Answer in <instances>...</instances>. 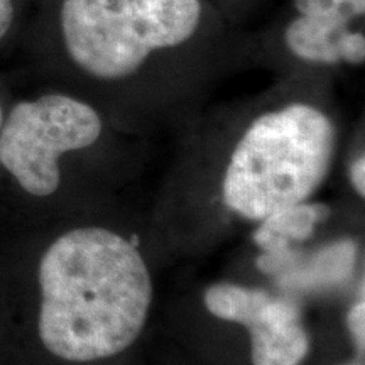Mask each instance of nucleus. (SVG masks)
I'll use <instances>...</instances> for the list:
<instances>
[{
	"label": "nucleus",
	"mask_w": 365,
	"mask_h": 365,
	"mask_svg": "<svg viewBox=\"0 0 365 365\" xmlns=\"http://www.w3.org/2000/svg\"><path fill=\"white\" fill-rule=\"evenodd\" d=\"M205 0H61L59 34L75 68L105 86L140 80L207 41Z\"/></svg>",
	"instance_id": "nucleus-2"
},
{
	"label": "nucleus",
	"mask_w": 365,
	"mask_h": 365,
	"mask_svg": "<svg viewBox=\"0 0 365 365\" xmlns=\"http://www.w3.org/2000/svg\"><path fill=\"white\" fill-rule=\"evenodd\" d=\"M293 7L284 44L294 58L319 66L364 65L365 34L354 24L364 19L365 0H293Z\"/></svg>",
	"instance_id": "nucleus-6"
},
{
	"label": "nucleus",
	"mask_w": 365,
	"mask_h": 365,
	"mask_svg": "<svg viewBox=\"0 0 365 365\" xmlns=\"http://www.w3.org/2000/svg\"><path fill=\"white\" fill-rule=\"evenodd\" d=\"M360 296L354 301L352 307L345 314V325L349 330L350 339H352L357 352L364 357L365 352V298H364V284L360 286Z\"/></svg>",
	"instance_id": "nucleus-9"
},
{
	"label": "nucleus",
	"mask_w": 365,
	"mask_h": 365,
	"mask_svg": "<svg viewBox=\"0 0 365 365\" xmlns=\"http://www.w3.org/2000/svg\"><path fill=\"white\" fill-rule=\"evenodd\" d=\"M341 365H364V357H357V359L350 360V362H345Z\"/></svg>",
	"instance_id": "nucleus-12"
},
{
	"label": "nucleus",
	"mask_w": 365,
	"mask_h": 365,
	"mask_svg": "<svg viewBox=\"0 0 365 365\" xmlns=\"http://www.w3.org/2000/svg\"><path fill=\"white\" fill-rule=\"evenodd\" d=\"M38 333L66 362H97L139 339L154 282L139 247L102 225L76 227L46 249L38 269Z\"/></svg>",
	"instance_id": "nucleus-1"
},
{
	"label": "nucleus",
	"mask_w": 365,
	"mask_h": 365,
	"mask_svg": "<svg viewBox=\"0 0 365 365\" xmlns=\"http://www.w3.org/2000/svg\"><path fill=\"white\" fill-rule=\"evenodd\" d=\"M14 21V2L12 0H0V41L6 38Z\"/></svg>",
	"instance_id": "nucleus-11"
},
{
	"label": "nucleus",
	"mask_w": 365,
	"mask_h": 365,
	"mask_svg": "<svg viewBox=\"0 0 365 365\" xmlns=\"http://www.w3.org/2000/svg\"><path fill=\"white\" fill-rule=\"evenodd\" d=\"M355 257H357V247H355L354 242L344 240L330 245V249L314 255L307 276L304 274L298 276L296 282L304 286L345 279L352 272Z\"/></svg>",
	"instance_id": "nucleus-8"
},
{
	"label": "nucleus",
	"mask_w": 365,
	"mask_h": 365,
	"mask_svg": "<svg viewBox=\"0 0 365 365\" xmlns=\"http://www.w3.org/2000/svg\"><path fill=\"white\" fill-rule=\"evenodd\" d=\"M336 125L309 102L259 113L242 132L222 178V202L249 222L308 202L330 173Z\"/></svg>",
	"instance_id": "nucleus-3"
},
{
	"label": "nucleus",
	"mask_w": 365,
	"mask_h": 365,
	"mask_svg": "<svg viewBox=\"0 0 365 365\" xmlns=\"http://www.w3.org/2000/svg\"><path fill=\"white\" fill-rule=\"evenodd\" d=\"M212 317L249 331L252 365H303L309 336L298 304L259 287L215 282L203 293Z\"/></svg>",
	"instance_id": "nucleus-5"
},
{
	"label": "nucleus",
	"mask_w": 365,
	"mask_h": 365,
	"mask_svg": "<svg viewBox=\"0 0 365 365\" xmlns=\"http://www.w3.org/2000/svg\"><path fill=\"white\" fill-rule=\"evenodd\" d=\"M330 215L325 205L308 202L282 208L259 222L254 232V242L262 250L261 259H277L291 250L293 242L312 239L318 223Z\"/></svg>",
	"instance_id": "nucleus-7"
},
{
	"label": "nucleus",
	"mask_w": 365,
	"mask_h": 365,
	"mask_svg": "<svg viewBox=\"0 0 365 365\" xmlns=\"http://www.w3.org/2000/svg\"><path fill=\"white\" fill-rule=\"evenodd\" d=\"M350 182H352L355 193H357L360 198L365 196V156L360 154L350 164Z\"/></svg>",
	"instance_id": "nucleus-10"
},
{
	"label": "nucleus",
	"mask_w": 365,
	"mask_h": 365,
	"mask_svg": "<svg viewBox=\"0 0 365 365\" xmlns=\"http://www.w3.org/2000/svg\"><path fill=\"white\" fill-rule=\"evenodd\" d=\"M103 127L97 108L71 95L24 100L0 127V166L26 193L51 196L61 182L59 159L97 144Z\"/></svg>",
	"instance_id": "nucleus-4"
},
{
	"label": "nucleus",
	"mask_w": 365,
	"mask_h": 365,
	"mask_svg": "<svg viewBox=\"0 0 365 365\" xmlns=\"http://www.w3.org/2000/svg\"><path fill=\"white\" fill-rule=\"evenodd\" d=\"M2 122H4V112H2V107H0V127H2Z\"/></svg>",
	"instance_id": "nucleus-13"
}]
</instances>
